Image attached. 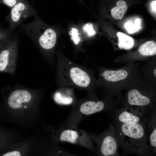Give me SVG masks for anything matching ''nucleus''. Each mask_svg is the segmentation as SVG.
I'll use <instances>...</instances> for the list:
<instances>
[{"instance_id":"obj_21","label":"nucleus","mask_w":156,"mask_h":156,"mask_svg":"<svg viewBox=\"0 0 156 156\" xmlns=\"http://www.w3.org/2000/svg\"><path fill=\"white\" fill-rule=\"evenodd\" d=\"M83 29L90 36H93L96 34V32L94 29L93 25L91 23L86 24L84 26Z\"/></svg>"},{"instance_id":"obj_23","label":"nucleus","mask_w":156,"mask_h":156,"mask_svg":"<svg viewBox=\"0 0 156 156\" xmlns=\"http://www.w3.org/2000/svg\"><path fill=\"white\" fill-rule=\"evenodd\" d=\"M156 1L155 0L153 1L151 4V7L152 10L154 13L156 14Z\"/></svg>"},{"instance_id":"obj_16","label":"nucleus","mask_w":156,"mask_h":156,"mask_svg":"<svg viewBox=\"0 0 156 156\" xmlns=\"http://www.w3.org/2000/svg\"><path fill=\"white\" fill-rule=\"evenodd\" d=\"M116 5L111 9V15L116 19L121 20L127 10L128 7L127 3L123 0H120L116 2Z\"/></svg>"},{"instance_id":"obj_17","label":"nucleus","mask_w":156,"mask_h":156,"mask_svg":"<svg viewBox=\"0 0 156 156\" xmlns=\"http://www.w3.org/2000/svg\"><path fill=\"white\" fill-rule=\"evenodd\" d=\"M140 54L144 56H153L156 54V44L153 41H148L139 47Z\"/></svg>"},{"instance_id":"obj_6","label":"nucleus","mask_w":156,"mask_h":156,"mask_svg":"<svg viewBox=\"0 0 156 156\" xmlns=\"http://www.w3.org/2000/svg\"><path fill=\"white\" fill-rule=\"evenodd\" d=\"M23 27L40 50L45 52L53 50L56 44L57 37L54 29L48 28L42 30L41 22L37 16L33 22L23 25Z\"/></svg>"},{"instance_id":"obj_1","label":"nucleus","mask_w":156,"mask_h":156,"mask_svg":"<svg viewBox=\"0 0 156 156\" xmlns=\"http://www.w3.org/2000/svg\"><path fill=\"white\" fill-rule=\"evenodd\" d=\"M46 90L16 85L5 96L0 106L1 117L21 125H29L40 113V103Z\"/></svg>"},{"instance_id":"obj_19","label":"nucleus","mask_w":156,"mask_h":156,"mask_svg":"<svg viewBox=\"0 0 156 156\" xmlns=\"http://www.w3.org/2000/svg\"><path fill=\"white\" fill-rule=\"evenodd\" d=\"M141 21L139 18H136L134 21H128L125 24V27L128 33H134L141 29Z\"/></svg>"},{"instance_id":"obj_9","label":"nucleus","mask_w":156,"mask_h":156,"mask_svg":"<svg viewBox=\"0 0 156 156\" xmlns=\"http://www.w3.org/2000/svg\"><path fill=\"white\" fill-rule=\"evenodd\" d=\"M152 110L138 107H116L109 114L116 122L146 124Z\"/></svg>"},{"instance_id":"obj_12","label":"nucleus","mask_w":156,"mask_h":156,"mask_svg":"<svg viewBox=\"0 0 156 156\" xmlns=\"http://www.w3.org/2000/svg\"><path fill=\"white\" fill-rule=\"evenodd\" d=\"M36 12L27 0H20L11 8L10 20L11 27L14 29L23 21Z\"/></svg>"},{"instance_id":"obj_8","label":"nucleus","mask_w":156,"mask_h":156,"mask_svg":"<svg viewBox=\"0 0 156 156\" xmlns=\"http://www.w3.org/2000/svg\"><path fill=\"white\" fill-rule=\"evenodd\" d=\"M91 138L96 145L95 155L101 156H119L118 144L114 128L110 124L104 131L99 135L90 133Z\"/></svg>"},{"instance_id":"obj_13","label":"nucleus","mask_w":156,"mask_h":156,"mask_svg":"<svg viewBox=\"0 0 156 156\" xmlns=\"http://www.w3.org/2000/svg\"><path fill=\"white\" fill-rule=\"evenodd\" d=\"M73 90V88L72 87H59L52 94L54 101L61 105H73L78 100Z\"/></svg>"},{"instance_id":"obj_22","label":"nucleus","mask_w":156,"mask_h":156,"mask_svg":"<svg viewBox=\"0 0 156 156\" xmlns=\"http://www.w3.org/2000/svg\"><path fill=\"white\" fill-rule=\"evenodd\" d=\"M20 0H1L3 3L8 6L13 7Z\"/></svg>"},{"instance_id":"obj_2","label":"nucleus","mask_w":156,"mask_h":156,"mask_svg":"<svg viewBox=\"0 0 156 156\" xmlns=\"http://www.w3.org/2000/svg\"><path fill=\"white\" fill-rule=\"evenodd\" d=\"M92 71L59 55L57 57L55 81L59 87L75 88L86 90L88 93H95L97 86Z\"/></svg>"},{"instance_id":"obj_20","label":"nucleus","mask_w":156,"mask_h":156,"mask_svg":"<svg viewBox=\"0 0 156 156\" xmlns=\"http://www.w3.org/2000/svg\"><path fill=\"white\" fill-rule=\"evenodd\" d=\"M70 34L74 43L75 44H78L80 40L79 36L77 30L75 28H72L70 31Z\"/></svg>"},{"instance_id":"obj_24","label":"nucleus","mask_w":156,"mask_h":156,"mask_svg":"<svg viewBox=\"0 0 156 156\" xmlns=\"http://www.w3.org/2000/svg\"><path fill=\"white\" fill-rule=\"evenodd\" d=\"M0 118H1L0 116Z\"/></svg>"},{"instance_id":"obj_11","label":"nucleus","mask_w":156,"mask_h":156,"mask_svg":"<svg viewBox=\"0 0 156 156\" xmlns=\"http://www.w3.org/2000/svg\"><path fill=\"white\" fill-rule=\"evenodd\" d=\"M18 40L14 36L0 52V72L14 76L18 56Z\"/></svg>"},{"instance_id":"obj_4","label":"nucleus","mask_w":156,"mask_h":156,"mask_svg":"<svg viewBox=\"0 0 156 156\" xmlns=\"http://www.w3.org/2000/svg\"><path fill=\"white\" fill-rule=\"evenodd\" d=\"M119 104L118 100L114 99L113 96H105L102 99H99L95 93H88L86 96L77 100L73 105L68 116L60 126L77 127L79 123L86 117L100 112L109 113Z\"/></svg>"},{"instance_id":"obj_18","label":"nucleus","mask_w":156,"mask_h":156,"mask_svg":"<svg viewBox=\"0 0 156 156\" xmlns=\"http://www.w3.org/2000/svg\"><path fill=\"white\" fill-rule=\"evenodd\" d=\"M12 136L8 131L0 127V153L11 145Z\"/></svg>"},{"instance_id":"obj_14","label":"nucleus","mask_w":156,"mask_h":156,"mask_svg":"<svg viewBox=\"0 0 156 156\" xmlns=\"http://www.w3.org/2000/svg\"><path fill=\"white\" fill-rule=\"evenodd\" d=\"M146 127L148 141L149 149L152 153H156V109L155 108L149 114L146 122Z\"/></svg>"},{"instance_id":"obj_3","label":"nucleus","mask_w":156,"mask_h":156,"mask_svg":"<svg viewBox=\"0 0 156 156\" xmlns=\"http://www.w3.org/2000/svg\"><path fill=\"white\" fill-rule=\"evenodd\" d=\"M113 125L118 146L121 148L124 154L152 155L148 146L145 123L114 122Z\"/></svg>"},{"instance_id":"obj_5","label":"nucleus","mask_w":156,"mask_h":156,"mask_svg":"<svg viewBox=\"0 0 156 156\" xmlns=\"http://www.w3.org/2000/svg\"><path fill=\"white\" fill-rule=\"evenodd\" d=\"M125 89L126 91L121 98L122 107H138L152 110L155 108V88L153 86L145 85L136 78L131 81Z\"/></svg>"},{"instance_id":"obj_25","label":"nucleus","mask_w":156,"mask_h":156,"mask_svg":"<svg viewBox=\"0 0 156 156\" xmlns=\"http://www.w3.org/2000/svg\"></svg>"},{"instance_id":"obj_15","label":"nucleus","mask_w":156,"mask_h":156,"mask_svg":"<svg viewBox=\"0 0 156 156\" xmlns=\"http://www.w3.org/2000/svg\"><path fill=\"white\" fill-rule=\"evenodd\" d=\"M117 35L118 38V46L119 48L128 50L133 47L135 42L132 38L120 32H118Z\"/></svg>"},{"instance_id":"obj_7","label":"nucleus","mask_w":156,"mask_h":156,"mask_svg":"<svg viewBox=\"0 0 156 156\" xmlns=\"http://www.w3.org/2000/svg\"><path fill=\"white\" fill-rule=\"evenodd\" d=\"M54 138L58 144L64 142L77 144L87 148L95 155L96 148L90 133L77 127L60 126L54 134Z\"/></svg>"},{"instance_id":"obj_10","label":"nucleus","mask_w":156,"mask_h":156,"mask_svg":"<svg viewBox=\"0 0 156 156\" xmlns=\"http://www.w3.org/2000/svg\"><path fill=\"white\" fill-rule=\"evenodd\" d=\"M99 78L96 80L97 86H103L104 90L109 86L118 85L125 83L129 79L132 73L129 70L126 68L112 70L105 69L102 67L98 68Z\"/></svg>"}]
</instances>
